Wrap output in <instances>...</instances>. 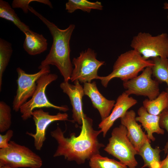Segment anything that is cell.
I'll return each instance as SVG.
<instances>
[{"label": "cell", "instance_id": "1", "mask_svg": "<svg viewBox=\"0 0 168 168\" xmlns=\"http://www.w3.org/2000/svg\"><path fill=\"white\" fill-rule=\"evenodd\" d=\"M65 132L58 126L56 129L50 132L51 137L58 144L54 157L63 156L68 161L82 164L94 155L100 154V149L105 146L98 139L101 131L95 130L92 120L86 116L83 119L78 136H76L75 133H73L70 134L69 138H65Z\"/></svg>", "mask_w": 168, "mask_h": 168}, {"label": "cell", "instance_id": "2", "mask_svg": "<svg viewBox=\"0 0 168 168\" xmlns=\"http://www.w3.org/2000/svg\"><path fill=\"white\" fill-rule=\"evenodd\" d=\"M29 10L38 17L47 26L53 39L49 52L41 62L38 68L40 69L50 65H54L63 76L64 82H68L73 70L70 58V41L75 25L70 24L67 28L61 29L30 6Z\"/></svg>", "mask_w": 168, "mask_h": 168}, {"label": "cell", "instance_id": "3", "mask_svg": "<svg viewBox=\"0 0 168 168\" xmlns=\"http://www.w3.org/2000/svg\"><path fill=\"white\" fill-rule=\"evenodd\" d=\"M152 60H146L134 49L121 54L115 62L112 72L106 76H99L97 79L101 81L105 87L110 81L115 78H119L123 82L127 81L138 76V73L147 67H152Z\"/></svg>", "mask_w": 168, "mask_h": 168}, {"label": "cell", "instance_id": "4", "mask_svg": "<svg viewBox=\"0 0 168 168\" xmlns=\"http://www.w3.org/2000/svg\"><path fill=\"white\" fill-rule=\"evenodd\" d=\"M42 164L40 156L14 141H10L7 147L0 149V168H40Z\"/></svg>", "mask_w": 168, "mask_h": 168}, {"label": "cell", "instance_id": "5", "mask_svg": "<svg viewBox=\"0 0 168 168\" xmlns=\"http://www.w3.org/2000/svg\"><path fill=\"white\" fill-rule=\"evenodd\" d=\"M104 150L129 168H135L138 165L135 158L138 152L127 136L126 128L122 124L113 129Z\"/></svg>", "mask_w": 168, "mask_h": 168}, {"label": "cell", "instance_id": "6", "mask_svg": "<svg viewBox=\"0 0 168 168\" xmlns=\"http://www.w3.org/2000/svg\"><path fill=\"white\" fill-rule=\"evenodd\" d=\"M130 46L146 60L157 57L168 58V35L166 33L153 36L140 32L133 37Z\"/></svg>", "mask_w": 168, "mask_h": 168}, {"label": "cell", "instance_id": "7", "mask_svg": "<svg viewBox=\"0 0 168 168\" xmlns=\"http://www.w3.org/2000/svg\"><path fill=\"white\" fill-rule=\"evenodd\" d=\"M58 76L55 74L49 73L41 76L36 82V90L30 99L26 101L20 107V111L21 117L26 120L32 117V113L35 109L42 108H52L60 111L66 112L69 110L67 105H56L48 99L45 91L48 85L56 80Z\"/></svg>", "mask_w": 168, "mask_h": 168}, {"label": "cell", "instance_id": "8", "mask_svg": "<svg viewBox=\"0 0 168 168\" xmlns=\"http://www.w3.org/2000/svg\"><path fill=\"white\" fill-rule=\"evenodd\" d=\"M74 66L71 76L72 82L78 80L81 83L91 82L94 79H97L99 68L105 64V62L98 60L96 53L92 49L88 48L80 53L79 56L72 59Z\"/></svg>", "mask_w": 168, "mask_h": 168}, {"label": "cell", "instance_id": "9", "mask_svg": "<svg viewBox=\"0 0 168 168\" xmlns=\"http://www.w3.org/2000/svg\"><path fill=\"white\" fill-rule=\"evenodd\" d=\"M18 74L16 82L17 88L13 102V110L15 112L20 110L21 107L33 95L36 90V82L42 75L49 73V66L41 68L38 72L28 74L19 67L16 69Z\"/></svg>", "mask_w": 168, "mask_h": 168}, {"label": "cell", "instance_id": "10", "mask_svg": "<svg viewBox=\"0 0 168 168\" xmlns=\"http://www.w3.org/2000/svg\"><path fill=\"white\" fill-rule=\"evenodd\" d=\"M152 67L145 68L139 76L123 82L124 91L128 95H135L147 97L148 99H155L160 94L159 82L152 78Z\"/></svg>", "mask_w": 168, "mask_h": 168}, {"label": "cell", "instance_id": "11", "mask_svg": "<svg viewBox=\"0 0 168 168\" xmlns=\"http://www.w3.org/2000/svg\"><path fill=\"white\" fill-rule=\"evenodd\" d=\"M32 117L36 126L35 133L27 132L26 133L33 138L34 146L37 150H40L42 147L46 139V129L50 124L57 121L68 120V115L66 113L59 112L56 115H52L41 108L34 110Z\"/></svg>", "mask_w": 168, "mask_h": 168}, {"label": "cell", "instance_id": "12", "mask_svg": "<svg viewBox=\"0 0 168 168\" xmlns=\"http://www.w3.org/2000/svg\"><path fill=\"white\" fill-rule=\"evenodd\" d=\"M73 85L63 82L60 86L63 92L69 98L72 108L73 121L82 125L83 118L86 116L82 110V99L84 93L83 88L78 80L75 81Z\"/></svg>", "mask_w": 168, "mask_h": 168}, {"label": "cell", "instance_id": "13", "mask_svg": "<svg viewBox=\"0 0 168 168\" xmlns=\"http://www.w3.org/2000/svg\"><path fill=\"white\" fill-rule=\"evenodd\" d=\"M137 100L125 92L117 98L111 113L98 125L105 137L115 121L124 116L128 110L137 103Z\"/></svg>", "mask_w": 168, "mask_h": 168}, {"label": "cell", "instance_id": "14", "mask_svg": "<svg viewBox=\"0 0 168 168\" xmlns=\"http://www.w3.org/2000/svg\"><path fill=\"white\" fill-rule=\"evenodd\" d=\"M135 112L131 110H128L120 119L121 124L126 128L128 139L138 152L141 146L149 139L142 129L141 125L137 122Z\"/></svg>", "mask_w": 168, "mask_h": 168}, {"label": "cell", "instance_id": "15", "mask_svg": "<svg viewBox=\"0 0 168 168\" xmlns=\"http://www.w3.org/2000/svg\"><path fill=\"white\" fill-rule=\"evenodd\" d=\"M83 88L84 95L90 98L93 106L98 111L101 120L105 119L110 114L115 101L104 97L98 90L95 82L84 83Z\"/></svg>", "mask_w": 168, "mask_h": 168}, {"label": "cell", "instance_id": "16", "mask_svg": "<svg viewBox=\"0 0 168 168\" xmlns=\"http://www.w3.org/2000/svg\"><path fill=\"white\" fill-rule=\"evenodd\" d=\"M138 116L136 117L137 122L140 123L147 133L148 138L154 141L155 138L153 135L154 133L163 134L164 130L160 127L159 124V115H156L149 113L143 106L138 110Z\"/></svg>", "mask_w": 168, "mask_h": 168}, {"label": "cell", "instance_id": "17", "mask_svg": "<svg viewBox=\"0 0 168 168\" xmlns=\"http://www.w3.org/2000/svg\"><path fill=\"white\" fill-rule=\"evenodd\" d=\"M24 34L25 38L23 47L28 54L35 55L47 50L48 44L47 40L42 34L30 30Z\"/></svg>", "mask_w": 168, "mask_h": 168}, {"label": "cell", "instance_id": "18", "mask_svg": "<svg viewBox=\"0 0 168 168\" xmlns=\"http://www.w3.org/2000/svg\"><path fill=\"white\" fill-rule=\"evenodd\" d=\"M150 142L149 139L147 141L138 152V154L142 157L144 161L142 168H160L161 163L160 153L161 150L159 147L153 148Z\"/></svg>", "mask_w": 168, "mask_h": 168}, {"label": "cell", "instance_id": "19", "mask_svg": "<svg viewBox=\"0 0 168 168\" xmlns=\"http://www.w3.org/2000/svg\"><path fill=\"white\" fill-rule=\"evenodd\" d=\"M143 105L149 113L159 115L164 110H168V94L163 91L154 99L145 100Z\"/></svg>", "mask_w": 168, "mask_h": 168}, {"label": "cell", "instance_id": "20", "mask_svg": "<svg viewBox=\"0 0 168 168\" xmlns=\"http://www.w3.org/2000/svg\"><path fill=\"white\" fill-rule=\"evenodd\" d=\"M0 17L12 22L24 33L30 30L29 26L20 20L9 3L3 0H0Z\"/></svg>", "mask_w": 168, "mask_h": 168}, {"label": "cell", "instance_id": "21", "mask_svg": "<svg viewBox=\"0 0 168 168\" xmlns=\"http://www.w3.org/2000/svg\"><path fill=\"white\" fill-rule=\"evenodd\" d=\"M154 65L152 67V75L159 83L165 82L168 94V58L157 57L152 58Z\"/></svg>", "mask_w": 168, "mask_h": 168}, {"label": "cell", "instance_id": "22", "mask_svg": "<svg viewBox=\"0 0 168 168\" xmlns=\"http://www.w3.org/2000/svg\"><path fill=\"white\" fill-rule=\"evenodd\" d=\"M103 6L100 2H91L87 0H68L65 4V10L67 12L72 13L80 9L90 13L92 9L101 10Z\"/></svg>", "mask_w": 168, "mask_h": 168}, {"label": "cell", "instance_id": "23", "mask_svg": "<svg viewBox=\"0 0 168 168\" xmlns=\"http://www.w3.org/2000/svg\"><path fill=\"white\" fill-rule=\"evenodd\" d=\"M12 44L0 38V90L1 91L3 74L7 66L12 54Z\"/></svg>", "mask_w": 168, "mask_h": 168}, {"label": "cell", "instance_id": "24", "mask_svg": "<svg viewBox=\"0 0 168 168\" xmlns=\"http://www.w3.org/2000/svg\"><path fill=\"white\" fill-rule=\"evenodd\" d=\"M89 160L90 168H128L122 162L103 156L100 154L94 155Z\"/></svg>", "mask_w": 168, "mask_h": 168}, {"label": "cell", "instance_id": "25", "mask_svg": "<svg viewBox=\"0 0 168 168\" xmlns=\"http://www.w3.org/2000/svg\"><path fill=\"white\" fill-rule=\"evenodd\" d=\"M12 124L11 109L3 101L0 102V132L9 129Z\"/></svg>", "mask_w": 168, "mask_h": 168}, {"label": "cell", "instance_id": "26", "mask_svg": "<svg viewBox=\"0 0 168 168\" xmlns=\"http://www.w3.org/2000/svg\"><path fill=\"white\" fill-rule=\"evenodd\" d=\"M34 2L46 5L51 8H53L52 3L48 0H14L12 2V6L13 8H21L24 13L27 14L29 11V3Z\"/></svg>", "mask_w": 168, "mask_h": 168}, {"label": "cell", "instance_id": "27", "mask_svg": "<svg viewBox=\"0 0 168 168\" xmlns=\"http://www.w3.org/2000/svg\"><path fill=\"white\" fill-rule=\"evenodd\" d=\"M159 124L160 127L166 130L168 133V110L163 111L159 115ZM168 150V140L164 149L165 153L167 152Z\"/></svg>", "mask_w": 168, "mask_h": 168}, {"label": "cell", "instance_id": "28", "mask_svg": "<svg viewBox=\"0 0 168 168\" xmlns=\"http://www.w3.org/2000/svg\"><path fill=\"white\" fill-rule=\"evenodd\" d=\"M13 130L9 129L5 134H0V149L5 148L8 147L10 140L13 136Z\"/></svg>", "mask_w": 168, "mask_h": 168}, {"label": "cell", "instance_id": "29", "mask_svg": "<svg viewBox=\"0 0 168 168\" xmlns=\"http://www.w3.org/2000/svg\"><path fill=\"white\" fill-rule=\"evenodd\" d=\"M167 153V155L166 158L161 161L160 168H168V150Z\"/></svg>", "mask_w": 168, "mask_h": 168}, {"label": "cell", "instance_id": "30", "mask_svg": "<svg viewBox=\"0 0 168 168\" xmlns=\"http://www.w3.org/2000/svg\"><path fill=\"white\" fill-rule=\"evenodd\" d=\"M163 8L165 9H167L168 10V3L166 2L164 4ZM167 18L168 19V13L167 14Z\"/></svg>", "mask_w": 168, "mask_h": 168}, {"label": "cell", "instance_id": "31", "mask_svg": "<svg viewBox=\"0 0 168 168\" xmlns=\"http://www.w3.org/2000/svg\"><path fill=\"white\" fill-rule=\"evenodd\" d=\"M0 168H10L7 166H4Z\"/></svg>", "mask_w": 168, "mask_h": 168}, {"label": "cell", "instance_id": "32", "mask_svg": "<svg viewBox=\"0 0 168 168\" xmlns=\"http://www.w3.org/2000/svg\"><path fill=\"white\" fill-rule=\"evenodd\" d=\"M136 168V167H135V168Z\"/></svg>", "mask_w": 168, "mask_h": 168}]
</instances>
